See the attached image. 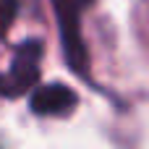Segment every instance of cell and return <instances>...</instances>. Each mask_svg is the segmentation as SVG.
I'll return each mask as SVG.
<instances>
[{
  "instance_id": "1",
  "label": "cell",
  "mask_w": 149,
  "mask_h": 149,
  "mask_svg": "<svg viewBox=\"0 0 149 149\" xmlns=\"http://www.w3.org/2000/svg\"><path fill=\"white\" fill-rule=\"evenodd\" d=\"M94 0H52L55 21H58V34H60V47L65 55L68 68L92 84V71H89V52L84 45L81 34V13L92 5Z\"/></svg>"
},
{
  "instance_id": "2",
  "label": "cell",
  "mask_w": 149,
  "mask_h": 149,
  "mask_svg": "<svg viewBox=\"0 0 149 149\" xmlns=\"http://www.w3.org/2000/svg\"><path fill=\"white\" fill-rule=\"evenodd\" d=\"M42 55H45L42 39L29 37V39L18 42L16 50H13V58H10V68L5 73H0V97L16 100V97L31 92L39 84Z\"/></svg>"
},
{
  "instance_id": "3",
  "label": "cell",
  "mask_w": 149,
  "mask_h": 149,
  "mask_svg": "<svg viewBox=\"0 0 149 149\" xmlns=\"http://www.w3.org/2000/svg\"><path fill=\"white\" fill-rule=\"evenodd\" d=\"M79 105V94L65 86V84H45V86H34L31 97H29V110L34 115L42 118H60V115H71Z\"/></svg>"
},
{
  "instance_id": "4",
  "label": "cell",
  "mask_w": 149,
  "mask_h": 149,
  "mask_svg": "<svg viewBox=\"0 0 149 149\" xmlns=\"http://www.w3.org/2000/svg\"><path fill=\"white\" fill-rule=\"evenodd\" d=\"M18 8H21V0H0V42L8 39V31L18 16Z\"/></svg>"
}]
</instances>
